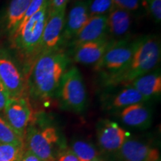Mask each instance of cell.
Wrapping results in <instances>:
<instances>
[{"label":"cell","instance_id":"obj_24","mask_svg":"<svg viewBox=\"0 0 161 161\" xmlns=\"http://www.w3.org/2000/svg\"><path fill=\"white\" fill-rule=\"evenodd\" d=\"M24 147L10 144H0V161H17Z\"/></svg>","mask_w":161,"mask_h":161},{"label":"cell","instance_id":"obj_20","mask_svg":"<svg viewBox=\"0 0 161 161\" xmlns=\"http://www.w3.org/2000/svg\"><path fill=\"white\" fill-rule=\"evenodd\" d=\"M70 150L79 161H91L99 158V152L96 146L84 140L72 141Z\"/></svg>","mask_w":161,"mask_h":161},{"label":"cell","instance_id":"obj_8","mask_svg":"<svg viewBox=\"0 0 161 161\" xmlns=\"http://www.w3.org/2000/svg\"><path fill=\"white\" fill-rule=\"evenodd\" d=\"M3 111L8 123L24 139L28 126L33 122V109L29 96L8 98Z\"/></svg>","mask_w":161,"mask_h":161},{"label":"cell","instance_id":"obj_10","mask_svg":"<svg viewBox=\"0 0 161 161\" xmlns=\"http://www.w3.org/2000/svg\"><path fill=\"white\" fill-rule=\"evenodd\" d=\"M65 18L66 11L49 13V17L43 30L40 55L63 49L62 37Z\"/></svg>","mask_w":161,"mask_h":161},{"label":"cell","instance_id":"obj_19","mask_svg":"<svg viewBox=\"0 0 161 161\" xmlns=\"http://www.w3.org/2000/svg\"><path fill=\"white\" fill-rule=\"evenodd\" d=\"M31 0H11L5 14V29L11 37L19 27Z\"/></svg>","mask_w":161,"mask_h":161},{"label":"cell","instance_id":"obj_22","mask_svg":"<svg viewBox=\"0 0 161 161\" xmlns=\"http://www.w3.org/2000/svg\"><path fill=\"white\" fill-rule=\"evenodd\" d=\"M88 13L90 17L94 16H108L114 9L113 0H86Z\"/></svg>","mask_w":161,"mask_h":161},{"label":"cell","instance_id":"obj_21","mask_svg":"<svg viewBox=\"0 0 161 161\" xmlns=\"http://www.w3.org/2000/svg\"><path fill=\"white\" fill-rule=\"evenodd\" d=\"M0 144H10L24 147L23 139L18 135L8 123L5 119L0 116Z\"/></svg>","mask_w":161,"mask_h":161},{"label":"cell","instance_id":"obj_3","mask_svg":"<svg viewBox=\"0 0 161 161\" xmlns=\"http://www.w3.org/2000/svg\"><path fill=\"white\" fill-rule=\"evenodd\" d=\"M48 17L49 7L47 3L10 37L11 47L23 62V71L25 76L41 54L43 33Z\"/></svg>","mask_w":161,"mask_h":161},{"label":"cell","instance_id":"obj_14","mask_svg":"<svg viewBox=\"0 0 161 161\" xmlns=\"http://www.w3.org/2000/svg\"><path fill=\"white\" fill-rule=\"evenodd\" d=\"M113 40L108 37L83 43L72 49V58L75 62L83 65H93L103 57L107 50L114 43Z\"/></svg>","mask_w":161,"mask_h":161},{"label":"cell","instance_id":"obj_11","mask_svg":"<svg viewBox=\"0 0 161 161\" xmlns=\"http://www.w3.org/2000/svg\"><path fill=\"white\" fill-rule=\"evenodd\" d=\"M116 154L121 161H158L160 159L158 148L130 136Z\"/></svg>","mask_w":161,"mask_h":161},{"label":"cell","instance_id":"obj_9","mask_svg":"<svg viewBox=\"0 0 161 161\" xmlns=\"http://www.w3.org/2000/svg\"><path fill=\"white\" fill-rule=\"evenodd\" d=\"M98 147L106 154H116L129 134L115 122L102 119L96 127Z\"/></svg>","mask_w":161,"mask_h":161},{"label":"cell","instance_id":"obj_12","mask_svg":"<svg viewBox=\"0 0 161 161\" xmlns=\"http://www.w3.org/2000/svg\"><path fill=\"white\" fill-rule=\"evenodd\" d=\"M108 37V16L90 17L66 46L74 49L76 46L89 42L96 41Z\"/></svg>","mask_w":161,"mask_h":161},{"label":"cell","instance_id":"obj_26","mask_svg":"<svg viewBox=\"0 0 161 161\" xmlns=\"http://www.w3.org/2000/svg\"><path fill=\"white\" fill-rule=\"evenodd\" d=\"M146 9L150 12L156 23L161 21V0H144Z\"/></svg>","mask_w":161,"mask_h":161},{"label":"cell","instance_id":"obj_1","mask_svg":"<svg viewBox=\"0 0 161 161\" xmlns=\"http://www.w3.org/2000/svg\"><path fill=\"white\" fill-rule=\"evenodd\" d=\"M70 62L69 54L64 49L40 55L25 76L29 98L43 102L55 97Z\"/></svg>","mask_w":161,"mask_h":161},{"label":"cell","instance_id":"obj_4","mask_svg":"<svg viewBox=\"0 0 161 161\" xmlns=\"http://www.w3.org/2000/svg\"><path fill=\"white\" fill-rule=\"evenodd\" d=\"M63 109L81 113L86 109L88 95L85 82L77 66H71L64 74L57 92Z\"/></svg>","mask_w":161,"mask_h":161},{"label":"cell","instance_id":"obj_32","mask_svg":"<svg viewBox=\"0 0 161 161\" xmlns=\"http://www.w3.org/2000/svg\"><path fill=\"white\" fill-rule=\"evenodd\" d=\"M91 161H103V160H101L100 158H97V159H95V160H91Z\"/></svg>","mask_w":161,"mask_h":161},{"label":"cell","instance_id":"obj_13","mask_svg":"<svg viewBox=\"0 0 161 161\" xmlns=\"http://www.w3.org/2000/svg\"><path fill=\"white\" fill-rule=\"evenodd\" d=\"M89 18L87 1H76L70 8L67 17L65 18L62 37L63 49L77 35L78 32L81 29Z\"/></svg>","mask_w":161,"mask_h":161},{"label":"cell","instance_id":"obj_27","mask_svg":"<svg viewBox=\"0 0 161 161\" xmlns=\"http://www.w3.org/2000/svg\"><path fill=\"white\" fill-rule=\"evenodd\" d=\"M69 0H49L48 1V7H49V13L66 11Z\"/></svg>","mask_w":161,"mask_h":161},{"label":"cell","instance_id":"obj_31","mask_svg":"<svg viewBox=\"0 0 161 161\" xmlns=\"http://www.w3.org/2000/svg\"><path fill=\"white\" fill-rule=\"evenodd\" d=\"M0 88L5 90V89H4V87H3V84H2V82H1V80H0Z\"/></svg>","mask_w":161,"mask_h":161},{"label":"cell","instance_id":"obj_7","mask_svg":"<svg viewBox=\"0 0 161 161\" xmlns=\"http://www.w3.org/2000/svg\"><path fill=\"white\" fill-rule=\"evenodd\" d=\"M0 80L8 98L28 96L23 69L4 48H0Z\"/></svg>","mask_w":161,"mask_h":161},{"label":"cell","instance_id":"obj_23","mask_svg":"<svg viewBox=\"0 0 161 161\" xmlns=\"http://www.w3.org/2000/svg\"><path fill=\"white\" fill-rule=\"evenodd\" d=\"M114 8H117L129 12L133 15L134 13H140L142 10L146 9L144 0H113Z\"/></svg>","mask_w":161,"mask_h":161},{"label":"cell","instance_id":"obj_30","mask_svg":"<svg viewBox=\"0 0 161 161\" xmlns=\"http://www.w3.org/2000/svg\"><path fill=\"white\" fill-rule=\"evenodd\" d=\"M8 99V96L5 90L0 88V112L3 111L5 109V104Z\"/></svg>","mask_w":161,"mask_h":161},{"label":"cell","instance_id":"obj_15","mask_svg":"<svg viewBox=\"0 0 161 161\" xmlns=\"http://www.w3.org/2000/svg\"><path fill=\"white\" fill-rule=\"evenodd\" d=\"M119 89L107 93L104 97V107L111 111L118 112L132 104L146 102L143 96L131 85H120Z\"/></svg>","mask_w":161,"mask_h":161},{"label":"cell","instance_id":"obj_16","mask_svg":"<svg viewBox=\"0 0 161 161\" xmlns=\"http://www.w3.org/2000/svg\"><path fill=\"white\" fill-rule=\"evenodd\" d=\"M132 14L125 10L114 8L108 15V37L113 41L129 39L132 28Z\"/></svg>","mask_w":161,"mask_h":161},{"label":"cell","instance_id":"obj_18","mask_svg":"<svg viewBox=\"0 0 161 161\" xmlns=\"http://www.w3.org/2000/svg\"><path fill=\"white\" fill-rule=\"evenodd\" d=\"M146 101L158 98L161 94V73L160 68H156L145 75L140 76L130 84Z\"/></svg>","mask_w":161,"mask_h":161},{"label":"cell","instance_id":"obj_2","mask_svg":"<svg viewBox=\"0 0 161 161\" xmlns=\"http://www.w3.org/2000/svg\"><path fill=\"white\" fill-rule=\"evenodd\" d=\"M160 58V41L157 36L151 35L139 37L134 54L126 67L102 84L105 87L130 84L136 78L158 68Z\"/></svg>","mask_w":161,"mask_h":161},{"label":"cell","instance_id":"obj_28","mask_svg":"<svg viewBox=\"0 0 161 161\" xmlns=\"http://www.w3.org/2000/svg\"><path fill=\"white\" fill-rule=\"evenodd\" d=\"M55 161H79L70 148L62 149L58 153Z\"/></svg>","mask_w":161,"mask_h":161},{"label":"cell","instance_id":"obj_5","mask_svg":"<svg viewBox=\"0 0 161 161\" xmlns=\"http://www.w3.org/2000/svg\"><path fill=\"white\" fill-rule=\"evenodd\" d=\"M137 38L114 42L103 57L94 66V69L99 74L102 81L117 75L126 67L134 54Z\"/></svg>","mask_w":161,"mask_h":161},{"label":"cell","instance_id":"obj_25","mask_svg":"<svg viewBox=\"0 0 161 161\" xmlns=\"http://www.w3.org/2000/svg\"><path fill=\"white\" fill-rule=\"evenodd\" d=\"M48 1L49 0H31L29 7H28L27 10H26L25 14L24 15L23 19H22L21 23H20L19 27H18V29L21 27L22 25H23L32 16L35 15L44 5H46L48 3Z\"/></svg>","mask_w":161,"mask_h":161},{"label":"cell","instance_id":"obj_17","mask_svg":"<svg viewBox=\"0 0 161 161\" xmlns=\"http://www.w3.org/2000/svg\"><path fill=\"white\" fill-rule=\"evenodd\" d=\"M146 102L132 104L118 111L121 122L130 128L146 129L152 122V111Z\"/></svg>","mask_w":161,"mask_h":161},{"label":"cell","instance_id":"obj_29","mask_svg":"<svg viewBox=\"0 0 161 161\" xmlns=\"http://www.w3.org/2000/svg\"><path fill=\"white\" fill-rule=\"evenodd\" d=\"M17 161H42L29 150L23 151Z\"/></svg>","mask_w":161,"mask_h":161},{"label":"cell","instance_id":"obj_33","mask_svg":"<svg viewBox=\"0 0 161 161\" xmlns=\"http://www.w3.org/2000/svg\"><path fill=\"white\" fill-rule=\"evenodd\" d=\"M73 1H74V0H73ZM75 1H78V0H75Z\"/></svg>","mask_w":161,"mask_h":161},{"label":"cell","instance_id":"obj_6","mask_svg":"<svg viewBox=\"0 0 161 161\" xmlns=\"http://www.w3.org/2000/svg\"><path fill=\"white\" fill-rule=\"evenodd\" d=\"M59 138L58 130L53 125L38 126L31 122L24 136V147L42 161H55L54 149Z\"/></svg>","mask_w":161,"mask_h":161}]
</instances>
